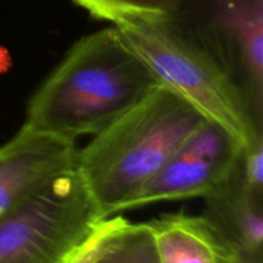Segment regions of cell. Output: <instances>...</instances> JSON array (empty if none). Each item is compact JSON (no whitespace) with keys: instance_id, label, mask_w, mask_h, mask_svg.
Here are the masks:
<instances>
[{"instance_id":"cell-3","label":"cell","mask_w":263,"mask_h":263,"mask_svg":"<svg viewBox=\"0 0 263 263\" xmlns=\"http://www.w3.org/2000/svg\"><path fill=\"white\" fill-rule=\"evenodd\" d=\"M158 82L217 123L249 151L263 144L246 98L220 66L166 17L115 25Z\"/></svg>"},{"instance_id":"cell-6","label":"cell","mask_w":263,"mask_h":263,"mask_svg":"<svg viewBox=\"0 0 263 263\" xmlns=\"http://www.w3.org/2000/svg\"><path fill=\"white\" fill-rule=\"evenodd\" d=\"M230 133L205 120L175 151L135 199L134 207L186 198H208L230 177L241 156Z\"/></svg>"},{"instance_id":"cell-2","label":"cell","mask_w":263,"mask_h":263,"mask_svg":"<svg viewBox=\"0 0 263 263\" xmlns=\"http://www.w3.org/2000/svg\"><path fill=\"white\" fill-rule=\"evenodd\" d=\"M205 118L161 85L94 135L79 151L76 168L104 218L134 208L138 195Z\"/></svg>"},{"instance_id":"cell-11","label":"cell","mask_w":263,"mask_h":263,"mask_svg":"<svg viewBox=\"0 0 263 263\" xmlns=\"http://www.w3.org/2000/svg\"><path fill=\"white\" fill-rule=\"evenodd\" d=\"M92 17L118 25L130 21L157 20L166 17L174 0H73Z\"/></svg>"},{"instance_id":"cell-7","label":"cell","mask_w":263,"mask_h":263,"mask_svg":"<svg viewBox=\"0 0 263 263\" xmlns=\"http://www.w3.org/2000/svg\"><path fill=\"white\" fill-rule=\"evenodd\" d=\"M76 141L22 126L0 146V220L59 175L74 168Z\"/></svg>"},{"instance_id":"cell-1","label":"cell","mask_w":263,"mask_h":263,"mask_svg":"<svg viewBox=\"0 0 263 263\" xmlns=\"http://www.w3.org/2000/svg\"><path fill=\"white\" fill-rule=\"evenodd\" d=\"M158 86L113 25L74 43L31 97L23 126L73 141L97 135Z\"/></svg>"},{"instance_id":"cell-10","label":"cell","mask_w":263,"mask_h":263,"mask_svg":"<svg viewBox=\"0 0 263 263\" xmlns=\"http://www.w3.org/2000/svg\"><path fill=\"white\" fill-rule=\"evenodd\" d=\"M92 263H159L149 223L109 217Z\"/></svg>"},{"instance_id":"cell-4","label":"cell","mask_w":263,"mask_h":263,"mask_svg":"<svg viewBox=\"0 0 263 263\" xmlns=\"http://www.w3.org/2000/svg\"><path fill=\"white\" fill-rule=\"evenodd\" d=\"M105 220L74 167L0 220V263H67Z\"/></svg>"},{"instance_id":"cell-13","label":"cell","mask_w":263,"mask_h":263,"mask_svg":"<svg viewBox=\"0 0 263 263\" xmlns=\"http://www.w3.org/2000/svg\"><path fill=\"white\" fill-rule=\"evenodd\" d=\"M8 63H9V58H8L7 51L0 48V72L5 71V68L8 67Z\"/></svg>"},{"instance_id":"cell-5","label":"cell","mask_w":263,"mask_h":263,"mask_svg":"<svg viewBox=\"0 0 263 263\" xmlns=\"http://www.w3.org/2000/svg\"><path fill=\"white\" fill-rule=\"evenodd\" d=\"M166 18L222 68L263 125V0H174Z\"/></svg>"},{"instance_id":"cell-9","label":"cell","mask_w":263,"mask_h":263,"mask_svg":"<svg viewBox=\"0 0 263 263\" xmlns=\"http://www.w3.org/2000/svg\"><path fill=\"white\" fill-rule=\"evenodd\" d=\"M148 223L159 263H223L236 256L203 215H166Z\"/></svg>"},{"instance_id":"cell-8","label":"cell","mask_w":263,"mask_h":263,"mask_svg":"<svg viewBox=\"0 0 263 263\" xmlns=\"http://www.w3.org/2000/svg\"><path fill=\"white\" fill-rule=\"evenodd\" d=\"M205 200L203 216L234 254L262 256L263 190L248 184L241 156L228 181Z\"/></svg>"},{"instance_id":"cell-12","label":"cell","mask_w":263,"mask_h":263,"mask_svg":"<svg viewBox=\"0 0 263 263\" xmlns=\"http://www.w3.org/2000/svg\"><path fill=\"white\" fill-rule=\"evenodd\" d=\"M262 256H233L223 263H262Z\"/></svg>"}]
</instances>
